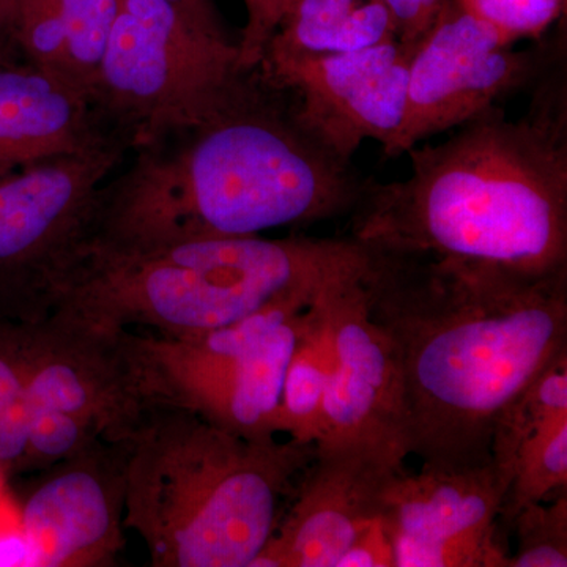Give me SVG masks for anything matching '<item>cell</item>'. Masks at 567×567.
<instances>
[{
	"instance_id": "18",
	"label": "cell",
	"mask_w": 567,
	"mask_h": 567,
	"mask_svg": "<svg viewBox=\"0 0 567 567\" xmlns=\"http://www.w3.org/2000/svg\"><path fill=\"white\" fill-rule=\"evenodd\" d=\"M339 282L320 293L309 309L308 322L284 379L279 434L301 445L316 446L322 435L324 398L334 368L330 297Z\"/></svg>"
},
{
	"instance_id": "32",
	"label": "cell",
	"mask_w": 567,
	"mask_h": 567,
	"mask_svg": "<svg viewBox=\"0 0 567 567\" xmlns=\"http://www.w3.org/2000/svg\"><path fill=\"white\" fill-rule=\"evenodd\" d=\"M0 37L17 48L13 37V6H11V0H0Z\"/></svg>"
},
{
	"instance_id": "4",
	"label": "cell",
	"mask_w": 567,
	"mask_h": 567,
	"mask_svg": "<svg viewBox=\"0 0 567 567\" xmlns=\"http://www.w3.org/2000/svg\"><path fill=\"white\" fill-rule=\"evenodd\" d=\"M352 237H213L136 251L81 249L51 312L104 330L188 338L361 274ZM50 312V315H51Z\"/></svg>"
},
{
	"instance_id": "7",
	"label": "cell",
	"mask_w": 567,
	"mask_h": 567,
	"mask_svg": "<svg viewBox=\"0 0 567 567\" xmlns=\"http://www.w3.org/2000/svg\"><path fill=\"white\" fill-rule=\"evenodd\" d=\"M126 158L125 148L107 144L0 177V320L50 316L87 240L100 189Z\"/></svg>"
},
{
	"instance_id": "5",
	"label": "cell",
	"mask_w": 567,
	"mask_h": 567,
	"mask_svg": "<svg viewBox=\"0 0 567 567\" xmlns=\"http://www.w3.org/2000/svg\"><path fill=\"white\" fill-rule=\"evenodd\" d=\"M125 527L155 567H249L315 457L295 440H248L188 410L147 406L122 440Z\"/></svg>"
},
{
	"instance_id": "29",
	"label": "cell",
	"mask_w": 567,
	"mask_h": 567,
	"mask_svg": "<svg viewBox=\"0 0 567 567\" xmlns=\"http://www.w3.org/2000/svg\"><path fill=\"white\" fill-rule=\"evenodd\" d=\"M393 17L398 40L410 48L450 0H382Z\"/></svg>"
},
{
	"instance_id": "17",
	"label": "cell",
	"mask_w": 567,
	"mask_h": 567,
	"mask_svg": "<svg viewBox=\"0 0 567 567\" xmlns=\"http://www.w3.org/2000/svg\"><path fill=\"white\" fill-rule=\"evenodd\" d=\"M394 40L382 0H289L264 54H341Z\"/></svg>"
},
{
	"instance_id": "27",
	"label": "cell",
	"mask_w": 567,
	"mask_h": 567,
	"mask_svg": "<svg viewBox=\"0 0 567 567\" xmlns=\"http://www.w3.org/2000/svg\"><path fill=\"white\" fill-rule=\"evenodd\" d=\"M31 432V409L24 394L0 409V470L3 475H18L25 456Z\"/></svg>"
},
{
	"instance_id": "34",
	"label": "cell",
	"mask_w": 567,
	"mask_h": 567,
	"mask_svg": "<svg viewBox=\"0 0 567 567\" xmlns=\"http://www.w3.org/2000/svg\"><path fill=\"white\" fill-rule=\"evenodd\" d=\"M6 475H3L2 470H0V502L7 496L6 491Z\"/></svg>"
},
{
	"instance_id": "25",
	"label": "cell",
	"mask_w": 567,
	"mask_h": 567,
	"mask_svg": "<svg viewBox=\"0 0 567 567\" xmlns=\"http://www.w3.org/2000/svg\"><path fill=\"white\" fill-rule=\"evenodd\" d=\"M37 323L0 320V409L20 399L28 386L35 361Z\"/></svg>"
},
{
	"instance_id": "10",
	"label": "cell",
	"mask_w": 567,
	"mask_h": 567,
	"mask_svg": "<svg viewBox=\"0 0 567 567\" xmlns=\"http://www.w3.org/2000/svg\"><path fill=\"white\" fill-rule=\"evenodd\" d=\"M364 271L331 290L334 368L316 447H350L401 470L410 454L404 388L393 346L369 312Z\"/></svg>"
},
{
	"instance_id": "24",
	"label": "cell",
	"mask_w": 567,
	"mask_h": 567,
	"mask_svg": "<svg viewBox=\"0 0 567 567\" xmlns=\"http://www.w3.org/2000/svg\"><path fill=\"white\" fill-rule=\"evenodd\" d=\"M507 40H539L565 14L566 0H457Z\"/></svg>"
},
{
	"instance_id": "11",
	"label": "cell",
	"mask_w": 567,
	"mask_h": 567,
	"mask_svg": "<svg viewBox=\"0 0 567 567\" xmlns=\"http://www.w3.org/2000/svg\"><path fill=\"white\" fill-rule=\"evenodd\" d=\"M125 446L96 440L43 470L20 507L39 567H107L125 539Z\"/></svg>"
},
{
	"instance_id": "22",
	"label": "cell",
	"mask_w": 567,
	"mask_h": 567,
	"mask_svg": "<svg viewBox=\"0 0 567 567\" xmlns=\"http://www.w3.org/2000/svg\"><path fill=\"white\" fill-rule=\"evenodd\" d=\"M509 524L517 535L509 567L567 566V491L547 502L522 507Z\"/></svg>"
},
{
	"instance_id": "14",
	"label": "cell",
	"mask_w": 567,
	"mask_h": 567,
	"mask_svg": "<svg viewBox=\"0 0 567 567\" xmlns=\"http://www.w3.org/2000/svg\"><path fill=\"white\" fill-rule=\"evenodd\" d=\"M507 491L492 461L486 464L423 466L388 476L380 495V516L391 543L421 544L498 537Z\"/></svg>"
},
{
	"instance_id": "13",
	"label": "cell",
	"mask_w": 567,
	"mask_h": 567,
	"mask_svg": "<svg viewBox=\"0 0 567 567\" xmlns=\"http://www.w3.org/2000/svg\"><path fill=\"white\" fill-rule=\"evenodd\" d=\"M401 470L350 447H316L292 506L249 567L338 566L379 520L383 484Z\"/></svg>"
},
{
	"instance_id": "23",
	"label": "cell",
	"mask_w": 567,
	"mask_h": 567,
	"mask_svg": "<svg viewBox=\"0 0 567 567\" xmlns=\"http://www.w3.org/2000/svg\"><path fill=\"white\" fill-rule=\"evenodd\" d=\"M29 405V404H28ZM31 432L20 473L43 472L80 454L96 440H103L99 429L80 415L58 409L31 406Z\"/></svg>"
},
{
	"instance_id": "20",
	"label": "cell",
	"mask_w": 567,
	"mask_h": 567,
	"mask_svg": "<svg viewBox=\"0 0 567 567\" xmlns=\"http://www.w3.org/2000/svg\"><path fill=\"white\" fill-rule=\"evenodd\" d=\"M66 32V76L91 95L121 0H62Z\"/></svg>"
},
{
	"instance_id": "15",
	"label": "cell",
	"mask_w": 567,
	"mask_h": 567,
	"mask_svg": "<svg viewBox=\"0 0 567 567\" xmlns=\"http://www.w3.org/2000/svg\"><path fill=\"white\" fill-rule=\"evenodd\" d=\"M107 144L121 145L80 89L25 62L0 65V177Z\"/></svg>"
},
{
	"instance_id": "8",
	"label": "cell",
	"mask_w": 567,
	"mask_h": 567,
	"mask_svg": "<svg viewBox=\"0 0 567 567\" xmlns=\"http://www.w3.org/2000/svg\"><path fill=\"white\" fill-rule=\"evenodd\" d=\"M516 44L450 0L409 48L404 125L386 158L404 155L420 142L533 87L561 54L559 41L555 48L535 50H517Z\"/></svg>"
},
{
	"instance_id": "21",
	"label": "cell",
	"mask_w": 567,
	"mask_h": 567,
	"mask_svg": "<svg viewBox=\"0 0 567 567\" xmlns=\"http://www.w3.org/2000/svg\"><path fill=\"white\" fill-rule=\"evenodd\" d=\"M14 44L29 65L66 76V32L62 0H11Z\"/></svg>"
},
{
	"instance_id": "26",
	"label": "cell",
	"mask_w": 567,
	"mask_h": 567,
	"mask_svg": "<svg viewBox=\"0 0 567 567\" xmlns=\"http://www.w3.org/2000/svg\"><path fill=\"white\" fill-rule=\"evenodd\" d=\"M287 2L289 0H244L246 25L238 48L245 69H259L265 48L278 29Z\"/></svg>"
},
{
	"instance_id": "6",
	"label": "cell",
	"mask_w": 567,
	"mask_h": 567,
	"mask_svg": "<svg viewBox=\"0 0 567 567\" xmlns=\"http://www.w3.org/2000/svg\"><path fill=\"white\" fill-rule=\"evenodd\" d=\"M259 69L166 0H121L89 102L103 132L132 153L207 121L244 95Z\"/></svg>"
},
{
	"instance_id": "16",
	"label": "cell",
	"mask_w": 567,
	"mask_h": 567,
	"mask_svg": "<svg viewBox=\"0 0 567 567\" xmlns=\"http://www.w3.org/2000/svg\"><path fill=\"white\" fill-rule=\"evenodd\" d=\"M311 306L271 331L237 363L175 388L158 405L188 410L244 439H274L279 434L287 365L303 333Z\"/></svg>"
},
{
	"instance_id": "9",
	"label": "cell",
	"mask_w": 567,
	"mask_h": 567,
	"mask_svg": "<svg viewBox=\"0 0 567 567\" xmlns=\"http://www.w3.org/2000/svg\"><path fill=\"white\" fill-rule=\"evenodd\" d=\"M409 48L399 40L341 54L265 52V81L292 100L301 125L328 151L352 163L365 140L383 155L404 125Z\"/></svg>"
},
{
	"instance_id": "12",
	"label": "cell",
	"mask_w": 567,
	"mask_h": 567,
	"mask_svg": "<svg viewBox=\"0 0 567 567\" xmlns=\"http://www.w3.org/2000/svg\"><path fill=\"white\" fill-rule=\"evenodd\" d=\"M24 399L91 421L104 442H122L147 402L142 398L125 330H104L51 312L37 323V352Z\"/></svg>"
},
{
	"instance_id": "30",
	"label": "cell",
	"mask_w": 567,
	"mask_h": 567,
	"mask_svg": "<svg viewBox=\"0 0 567 567\" xmlns=\"http://www.w3.org/2000/svg\"><path fill=\"white\" fill-rule=\"evenodd\" d=\"M336 567H394V550L382 516L342 555Z\"/></svg>"
},
{
	"instance_id": "33",
	"label": "cell",
	"mask_w": 567,
	"mask_h": 567,
	"mask_svg": "<svg viewBox=\"0 0 567 567\" xmlns=\"http://www.w3.org/2000/svg\"><path fill=\"white\" fill-rule=\"evenodd\" d=\"M20 51L0 37V65H13V63H20Z\"/></svg>"
},
{
	"instance_id": "2",
	"label": "cell",
	"mask_w": 567,
	"mask_h": 567,
	"mask_svg": "<svg viewBox=\"0 0 567 567\" xmlns=\"http://www.w3.org/2000/svg\"><path fill=\"white\" fill-rule=\"evenodd\" d=\"M364 181L259 78L207 121L132 152L104 182L82 249L249 237L352 213Z\"/></svg>"
},
{
	"instance_id": "31",
	"label": "cell",
	"mask_w": 567,
	"mask_h": 567,
	"mask_svg": "<svg viewBox=\"0 0 567 567\" xmlns=\"http://www.w3.org/2000/svg\"><path fill=\"white\" fill-rule=\"evenodd\" d=\"M166 2L173 3L175 9L181 10L188 20L199 25L205 32L227 39L221 17L213 0H166Z\"/></svg>"
},
{
	"instance_id": "19",
	"label": "cell",
	"mask_w": 567,
	"mask_h": 567,
	"mask_svg": "<svg viewBox=\"0 0 567 567\" xmlns=\"http://www.w3.org/2000/svg\"><path fill=\"white\" fill-rule=\"evenodd\" d=\"M567 491V413L551 417L518 443L502 517Z\"/></svg>"
},
{
	"instance_id": "28",
	"label": "cell",
	"mask_w": 567,
	"mask_h": 567,
	"mask_svg": "<svg viewBox=\"0 0 567 567\" xmlns=\"http://www.w3.org/2000/svg\"><path fill=\"white\" fill-rule=\"evenodd\" d=\"M0 567H39L35 547L22 525L20 507L9 495L0 502Z\"/></svg>"
},
{
	"instance_id": "1",
	"label": "cell",
	"mask_w": 567,
	"mask_h": 567,
	"mask_svg": "<svg viewBox=\"0 0 567 567\" xmlns=\"http://www.w3.org/2000/svg\"><path fill=\"white\" fill-rule=\"evenodd\" d=\"M369 248V312L401 371L410 454L486 464L496 417L567 350V270Z\"/></svg>"
},
{
	"instance_id": "3",
	"label": "cell",
	"mask_w": 567,
	"mask_h": 567,
	"mask_svg": "<svg viewBox=\"0 0 567 567\" xmlns=\"http://www.w3.org/2000/svg\"><path fill=\"white\" fill-rule=\"evenodd\" d=\"M457 128L410 148L409 177L364 181L350 237L525 274L567 270L565 51L533 84L524 115L496 104Z\"/></svg>"
}]
</instances>
